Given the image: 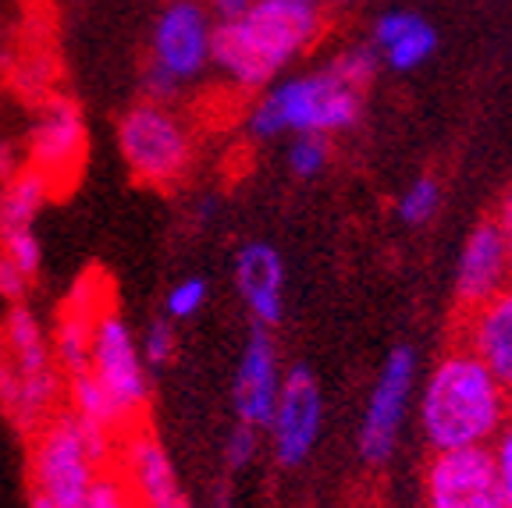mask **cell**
Segmentation results:
<instances>
[{"mask_svg": "<svg viewBox=\"0 0 512 508\" xmlns=\"http://www.w3.org/2000/svg\"><path fill=\"white\" fill-rule=\"evenodd\" d=\"M374 47H349L324 68L299 75H281L256 96L249 107L246 128L253 139L281 135H338L356 128L363 118L367 86L377 75Z\"/></svg>", "mask_w": 512, "mask_h": 508, "instance_id": "6da1fadb", "label": "cell"}, {"mask_svg": "<svg viewBox=\"0 0 512 508\" xmlns=\"http://www.w3.org/2000/svg\"><path fill=\"white\" fill-rule=\"evenodd\" d=\"M416 416L431 452L488 448L512 420V395L484 359L456 342L427 370Z\"/></svg>", "mask_w": 512, "mask_h": 508, "instance_id": "7a4b0ae2", "label": "cell"}, {"mask_svg": "<svg viewBox=\"0 0 512 508\" xmlns=\"http://www.w3.org/2000/svg\"><path fill=\"white\" fill-rule=\"evenodd\" d=\"M324 32V8L310 0H256L242 18L214 25L217 75L242 93H264Z\"/></svg>", "mask_w": 512, "mask_h": 508, "instance_id": "3957f363", "label": "cell"}, {"mask_svg": "<svg viewBox=\"0 0 512 508\" xmlns=\"http://www.w3.org/2000/svg\"><path fill=\"white\" fill-rule=\"evenodd\" d=\"M29 437V508H86L118 437L86 427L68 409Z\"/></svg>", "mask_w": 512, "mask_h": 508, "instance_id": "277c9868", "label": "cell"}, {"mask_svg": "<svg viewBox=\"0 0 512 508\" xmlns=\"http://www.w3.org/2000/svg\"><path fill=\"white\" fill-rule=\"evenodd\" d=\"M64 398V374L50 349V334L40 320L11 302L0 320V405L8 420L25 434H36L50 416H57Z\"/></svg>", "mask_w": 512, "mask_h": 508, "instance_id": "5b68a950", "label": "cell"}, {"mask_svg": "<svg viewBox=\"0 0 512 508\" xmlns=\"http://www.w3.org/2000/svg\"><path fill=\"white\" fill-rule=\"evenodd\" d=\"M118 150L132 178L150 189H175L196 160V132L171 100L143 96L118 121Z\"/></svg>", "mask_w": 512, "mask_h": 508, "instance_id": "8992f818", "label": "cell"}, {"mask_svg": "<svg viewBox=\"0 0 512 508\" xmlns=\"http://www.w3.org/2000/svg\"><path fill=\"white\" fill-rule=\"evenodd\" d=\"M214 15L207 0H171L150 29L146 96L171 100L214 64Z\"/></svg>", "mask_w": 512, "mask_h": 508, "instance_id": "52a82bcc", "label": "cell"}, {"mask_svg": "<svg viewBox=\"0 0 512 508\" xmlns=\"http://www.w3.org/2000/svg\"><path fill=\"white\" fill-rule=\"evenodd\" d=\"M86 370L100 384L125 430L139 427V416L146 413V402H150V366L143 363V352H139L136 327L111 302H100L93 313Z\"/></svg>", "mask_w": 512, "mask_h": 508, "instance_id": "ba28073f", "label": "cell"}, {"mask_svg": "<svg viewBox=\"0 0 512 508\" xmlns=\"http://www.w3.org/2000/svg\"><path fill=\"white\" fill-rule=\"evenodd\" d=\"M416 374H420V363H416V352L409 345H395L384 356L367 405H363L360 434H356V452L367 466H384L392 459L402 423H406L409 405H413Z\"/></svg>", "mask_w": 512, "mask_h": 508, "instance_id": "9c48e42d", "label": "cell"}, {"mask_svg": "<svg viewBox=\"0 0 512 508\" xmlns=\"http://www.w3.org/2000/svg\"><path fill=\"white\" fill-rule=\"evenodd\" d=\"M324 430V391L310 366H292L281 381V395L274 416L267 423L274 462L281 469H299L310 462L313 448Z\"/></svg>", "mask_w": 512, "mask_h": 508, "instance_id": "30bf717a", "label": "cell"}, {"mask_svg": "<svg viewBox=\"0 0 512 508\" xmlns=\"http://www.w3.org/2000/svg\"><path fill=\"white\" fill-rule=\"evenodd\" d=\"M427 508H509L495 452L488 448H459L431 452L424 469Z\"/></svg>", "mask_w": 512, "mask_h": 508, "instance_id": "8fae6325", "label": "cell"}, {"mask_svg": "<svg viewBox=\"0 0 512 508\" xmlns=\"http://www.w3.org/2000/svg\"><path fill=\"white\" fill-rule=\"evenodd\" d=\"M86 146H89V132H86V118L72 100H47V107L40 111L36 125L29 132V167H36L54 192L64 182H72L75 175L86 164Z\"/></svg>", "mask_w": 512, "mask_h": 508, "instance_id": "7c38bea8", "label": "cell"}, {"mask_svg": "<svg viewBox=\"0 0 512 508\" xmlns=\"http://www.w3.org/2000/svg\"><path fill=\"white\" fill-rule=\"evenodd\" d=\"M121 477L136 508H189V494L182 487L168 448L143 427H132L118 441Z\"/></svg>", "mask_w": 512, "mask_h": 508, "instance_id": "4fadbf2b", "label": "cell"}, {"mask_svg": "<svg viewBox=\"0 0 512 508\" xmlns=\"http://www.w3.org/2000/svg\"><path fill=\"white\" fill-rule=\"evenodd\" d=\"M281 381H285V374H281L278 345H274L267 327L253 324L246 334V345H242L239 370H235V384H232L235 423L267 430L281 395Z\"/></svg>", "mask_w": 512, "mask_h": 508, "instance_id": "5bb4252c", "label": "cell"}, {"mask_svg": "<svg viewBox=\"0 0 512 508\" xmlns=\"http://www.w3.org/2000/svg\"><path fill=\"white\" fill-rule=\"evenodd\" d=\"M452 281H456L459 313L491 299L498 288H505L512 281V249L505 246L495 217H484L480 224H473L463 249H459L456 278Z\"/></svg>", "mask_w": 512, "mask_h": 508, "instance_id": "9a60e30c", "label": "cell"}, {"mask_svg": "<svg viewBox=\"0 0 512 508\" xmlns=\"http://www.w3.org/2000/svg\"><path fill=\"white\" fill-rule=\"evenodd\" d=\"M235 288L256 327H274L285 317V256L271 242H246L235 253Z\"/></svg>", "mask_w": 512, "mask_h": 508, "instance_id": "2e32d148", "label": "cell"}, {"mask_svg": "<svg viewBox=\"0 0 512 508\" xmlns=\"http://www.w3.org/2000/svg\"><path fill=\"white\" fill-rule=\"evenodd\" d=\"M456 342L466 345L477 359H484V366L512 395V281L498 288L491 299L459 313Z\"/></svg>", "mask_w": 512, "mask_h": 508, "instance_id": "e0dca14e", "label": "cell"}, {"mask_svg": "<svg viewBox=\"0 0 512 508\" xmlns=\"http://www.w3.org/2000/svg\"><path fill=\"white\" fill-rule=\"evenodd\" d=\"M374 50L392 72H416L438 50V29L416 11H388L374 22Z\"/></svg>", "mask_w": 512, "mask_h": 508, "instance_id": "ac0fdd59", "label": "cell"}, {"mask_svg": "<svg viewBox=\"0 0 512 508\" xmlns=\"http://www.w3.org/2000/svg\"><path fill=\"white\" fill-rule=\"evenodd\" d=\"M100 302L75 299L72 306H64V313L57 317L54 331H50V349L61 366L64 377L82 374L89 363V331H93V313Z\"/></svg>", "mask_w": 512, "mask_h": 508, "instance_id": "d6986e66", "label": "cell"}, {"mask_svg": "<svg viewBox=\"0 0 512 508\" xmlns=\"http://www.w3.org/2000/svg\"><path fill=\"white\" fill-rule=\"evenodd\" d=\"M50 196H54V185L36 167H18L0 185V228H32Z\"/></svg>", "mask_w": 512, "mask_h": 508, "instance_id": "ffe728a7", "label": "cell"}, {"mask_svg": "<svg viewBox=\"0 0 512 508\" xmlns=\"http://www.w3.org/2000/svg\"><path fill=\"white\" fill-rule=\"evenodd\" d=\"M441 210V182L434 175H420L399 192L395 199V214H399L402 224L409 228H424L438 217Z\"/></svg>", "mask_w": 512, "mask_h": 508, "instance_id": "44dd1931", "label": "cell"}, {"mask_svg": "<svg viewBox=\"0 0 512 508\" xmlns=\"http://www.w3.org/2000/svg\"><path fill=\"white\" fill-rule=\"evenodd\" d=\"M139 352H143V363L150 370H164V366L175 363L178 356V324L171 317H153L150 324L139 334Z\"/></svg>", "mask_w": 512, "mask_h": 508, "instance_id": "7402d4cb", "label": "cell"}, {"mask_svg": "<svg viewBox=\"0 0 512 508\" xmlns=\"http://www.w3.org/2000/svg\"><path fill=\"white\" fill-rule=\"evenodd\" d=\"M210 299V281L203 274H189V278H178L175 285L164 295V317H171L175 324L200 317L203 306Z\"/></svg>", "mask_w": 512, "mask_h": 508, "instance_id": "603a6c76", "label": "cell"}, {"mask_svg": "<svg viewBox=\"0 0 512 508\" xmlns=\"http://www.w3.org/2000/svg\"><path fill=\"white\" fill-rule=\"evenodd\" d=\"M331 164L328 135H292L288 143V171L296 178H317Z\"/></svg>", "mask_w": 512, "mask_h": 508, "instance_id": "cb8c5ba5", "label": "cell"}, {"mask_svg": "<svg viewBox=\"0 0 512 508\" xmlns=\"http://www.w3.org/2000/svg\"><path fill=\"white\" fill-rule=\"evenodd\" d=\"M86 508H136V501H132V494H128L125 477L104 469V473L96 477L93 491H89Z\"/></svg>", "mask_w": 512, "mask_h": 508, "instance_id": "d4e9b609", "label": "cell"}, {"mask_svg": "<svg viewBox=\"0 0 512 508\" xmlns=\"http://www.w3.org/2000/svg\"><path fill=\"white\" fill-rule=\"evenodd\" d=\"M256 448H260V430L246 427V423H235V430L224 441V462H228V469H246L256 459Z\"/></svg>", "mask_w": 512, "mask_h": 508, "instance_id": "484cf974", "label": "cell"}, {"mask_svg": "<svg viewBox=\"0 0 512 508\" xmlns=\"http://www.w3.org/2000/svg\"><path fill=\"white\" fill-rule=\"evenodd\" d=\"M495 462H498V477H502V491H505V505L512 508V420L505 423V430L495 437Z\"/></svg>", "mask_w": 512, "mask_h": 508, "instance_id": "4316f807", "label": "cell"}, {"mask_svg": "<svg viewBox=\"0 0 512 508\" xmlns=\"http://www.w3.org/2000/svg\"><path fill=\"white\" fill-rule=\"evenodd\" d=\"M253 4L256 0H207L214 22H232V18H242Z\"/></svg>", "mask_w": 512, "mask_h": 508, "instance_id": "83f0119b", "label": "cell"}, {"mask_svg": "<svg viewBox=\"0 0 512 508\" xmlns=\"http://www.w3.org/2000/svg\"><path fill=\"white\" fill-rule=\"evenodd\" d=\"M495 224L498 231H502L505 246L512 249V185L502 192V199H498V210H495Z\"/></svg>", "mask_w": 512, "mask_h": 508, "instance_id": "f1b7e54d", "label": "cell"}, {"mask_svg": "<svg viewBox=\"0 0 512 508\" xmlns=\"http://www.w3.org/2000/svg\"><path fill=\"white\" fill-rule=\"evenodd\" d=\"M18 157H15V150H11V146H0V182H4V178H11L18 171Z\"/></svg>", "mask_w": 512, "mask_h": 508, "instance_id": "f546056e", "label": "cell"}, {"mask_svg": "<svg viewBox=\"0 0 512 508\" xmlns=\"http://www.w3.org/2000/svg\"><path fill=\"white\" fill-rule=\"evenodd\" d=\"M310 4H317V8H335V4H349V0H310Z\"/></svg>", "mask_w": 512, "mask_h": 508, "instance_id": "4dcf8cb0", "label": "cell"}]
</instances>
